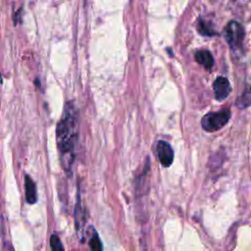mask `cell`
Here are the masks:
<instances>
[{"label":"cell","instance_id":"6da1fadb","mask_svg":"<svg viewBox=\"0 0 251 251\" xmlns=\"http://www.w3.org/2000/svg\"><path fill=\"white\" fill-rule=\"evenodd\" d=\"M78 136L76 111L73 102L65 104L62 117L56 126V141L63 169L67 174L72 171L75 150Z\"/></svg>","mask_w":251,"mask_h":251},{"label":"cell","instance_id":"7a4b0ae2","mask_svg":"<svg viewBox=\"0 0 251 251\" xmlns=\"http://www.w3.org/2000/svg\"><path fill=\"white\" fill-rule=\"evenodd\" d=\"M229 118H230V112L227 110L216 112V113H208L202 118L201 125L206 131L213 132V131L219 130L224 126H226Z\"/></svg>","mask_w":251,"mask_h":251},{"label":"cell","instance_id":"3957f363","mask_svg":"<svg viewBox=\"0 0 251 251\" xmlns=\"http://www.w3.org/2000/svg\"><path fill=\"white\" fill-rule=\"evenodd\" d=\"M245 35L244 28L237 22L231 21L225 28V38L231 48H238L241 46Z\"/></svg>","mask_w":251,"mask_h":251},{"label":"cell","instance_id":"277c9868","mask_svg":"<svg viewBox=\"0 0 251 251\" xmlns=\"http://www.w3.org/2000/svg\"><path fill=\"white\" fill-rule=\"evenodd\" d=\"M231 91V86L228 79L225 76H218L214 82L215 98L218 101L225 100Z\"/></svg>","mask_w":251,"mask_h":251},{"label":"cell","instance_id":"5b68a950","mask_svg":"<svg viewBox=\"0 0 251 251\" xmlns=\"http://www.w3.org/2000/svg\"><path fill=\"white\" fill-rule=\"evenodd\" d=\"M157 155L160 163L164 167L172 165L174 160V151L171 145L166 141H159L157 144Z\"/></svg>","mask_w":251,"mask_h":251},{"label":"cell","instance_id":"8992f818","mask_svg":"<svg viewBox=\"0 0 251 251\" xmlns=\"http://www.w3.org/2000/svg\"><path fill=\"white\" fill-rule=\"evenodd\" d=\"M25 200L28 204H34L37 201V191L36 185L32 178L25 175Z\"/></svg>","mask_w":251,"mask_h":251},{"label":"cell","instance_id":"52a82bcc","mask_svg":"<svg viewBox=\"0 0 251 251\" xmlns=\"http://www.w3.org/2000/svg\"><path fill=\"white\" fill-rule=\"evenodd\" d=\"M195 60L207 70H210L214 65V58L212 54L207 50L197 51L195 53Z\"/></svg>","mask_w":251,"mask_h":251},{"label":"cell","instance_id":"ba28073f","mask_svg":"<svg viewBox=\"0 0 251 251\" xmlns=\"http://www.w3.org/2000/svg\"><path fill=\"white\" fill-rule=\"evenodd\" d=\"M251 104V87H246L243 94L238 98L236 106L245 108Z\"/></svg>","mask_w":251,"mask_h":251},{"label":"cell","instance_id":"9c48e42d","mask_svg":"<svg viewBox=\"0 0 251 251\" xmlns=\"http://www.w3.org/2000/svg\"><path fill=\"white\" fill-rule=\"evenodd\" d=\"M89 246L92 250H95V251H100L103 249V246H102V243L100 241V238L98 236V234L96 233L95 230H93V233L89 239Z\"/></svg>","mask_w":251,"mask_h":251},{"label":"cell","instance_id":"30bf717a","mask_svg":"<svg viewBox=\"0 0 251 251\" xmlns=\"http://www.w3.org/2000/svg\"><path fill=\"white\" fill-rule=\"evenodd\" d=\"M198 31H199V33H201L202 35H205V36H213V35L216 34V32L206 23H204L202 20L199 21Z\"/></svg>","mask_w":251,"mask_h":251},{"label":"cell","instance_id":"8fae6325","mask_svg":"<svg viewBox=\"0 0 251 251\" xmlns=\"http://www.w3.org/2000/svg\"><path fill=\"white\" fill-rule=\"evenodd\" d=\"M50 246H51V249L54 250V251H63L65 248L61 242V239L59 238V236L56 234V233H53L50 237Z\"/></svg>","mask_w":251,"mask_h":251},{"label":"cell","instance_id":"7c38bea8","mask_svg":"<svg viewBox=\"0 0 251 251\" xmlns=\"http://www.w3.org/2000/svg\"><path fill=\"white\" fill-rule=\"evenodd\" d=\"M0 80H1V74H0Z\"/></svg>","mask_w":251,"mask_h":251}]
</instances>
